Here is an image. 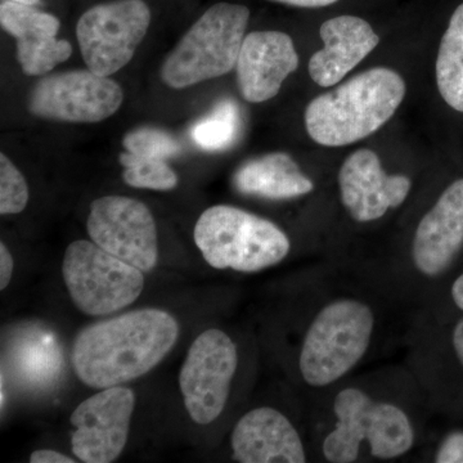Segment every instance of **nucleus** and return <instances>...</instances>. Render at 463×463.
Wrapping results in <instances>:
<instances>
[{
	"instance_id": "nucleus-1",
	"label": "nucleus",
	"mask_w": 463,
	"mask_h": 463,
	"mask_svg": "<svg viewBox=\"0 0 463 463\" xmlns=\"http://www.w3.org/2000/svg\"><path fill=\"white\" fill-rule=\"evenodd\" d=\"M178 336L179 323L165 310L147 307L124 313L78 335L72 367L90 388L123 385L160 364Z\"/></svg>"
},
{
	"instance_id": "nucleus-2",
	"label": "nucleus",
	"mask_w": 463,
	"mask_h": 463,
	"mask_svg": "<svg viewBox=\"0 0 463 463\" xmlns=\"http://www.w3.org/2000/svg\"><path fill=\"white\" fill-rule=\"evenodd\" d=\"M405 83L386 67H376L321 94L309 103L306 127L310 138L341 147L377 132L403 102Z\"/></svg>"
},
{
	"instance_id": "nucleus-3",
	"label": "nucleus",
	"mask_w": 463,
	"mask_h": 463,
	"mask_svg": "<svg viewBox=\"0 0 463 463\" xmlns=\"http://www.w3.org/2000/svg\"><path fill=\"white\" fill-rule=\"evenodd\" d=\"M194 242L215 269L255 273L281 263L291 243L281 228L239 207L216 205L201 214Z\"/></svg>"
},
{
	"instance_id": "nucleus-4",
	"label": "nucleus",
	"mask_w": 463,
	"mask_h": 463,
	"mask_svg": "<svg viewBox=\"0 0 463 463\" xmlns=\"http://www.w3.org/2000/svg\"><path fill=\"white\" fill-rule=\"evenodd\" d=\"M250 11L245 5L218 3L184 33L161 66L164 83L184 90L227 75L237 65Z\"/></svg>"
},
{
	"instance_id": "nucleus-5",
	"label": "nucleus",
	"mask_w": 463,
	"mask_h": 463,
	"mask_svg": "<svg viewBox=\"0 0 463 463\" xmlns=\"http://www.w3.org/2000/svg\"><path fill=\"white\" fill-rule=\"evenodd\" d=\"M336 426L323 441L328 462L350 463L358 459L362 444L367 443L377 458H398L414 443L412 423L397 407L374 402L362 390H341L334 404Z\"/></svg>"
},
{
	"instance_id": "nucleus-6",
	"label": "nucleus",
	"mask_w": 463,
	"mask_h": 463,
	"mask_svg": "<svg viewBox=\"0 0 463 463\" xmlns=\"http://www.w3.org/2000/svg\"><path fill=\"white\" fill-rule=\"evenodd\" d=\"M374 328L371 307L353 298L332 301L323 307L301 347V376L316 388L345 376L364 358Z\"/></svg>"
},
{
	"instance_id": "nucleus-7",
	"label": "nucleus",
	"mask_w": 463,
	"mask_h": 463,
	"mask_svg": "<svg viewBox=\"0 0 463 463\" xmlns=\"http://www.w3.org/2000/svg\"><path fill=\"white\" fill-rule=\"evenodd\" d=\"M62 276L72 303L88 316H108L129 307L145 288L138 268L114 257L93 241L70 243Z\"/></svg>"
},
{
	"instance_id": "nucleus-8",
	"label": "nucleus",
	"mask_w": 463,
	"mask_h": 463,
	"mask_svg": "<svg viewBox=\"0 0 463 463\" xmlns=\"http://www.w3.org/2000/svg\"><path fill=\"white\" fill-rule=\"evenodd\" d=\"M149 24L151 11L143 0H115L88 9L76 25L87 69L102 76L123 69L145 39Z\"/></svg>"
},
{
	"instance_id": "nucleus-9",
	"label": "nucleus",
	"mask_w": 463,
	"mask_h": 463,
	"mask_svg": "<svg viewBox=\"0 0 463 463\" xmlns=\"http://www.w3.org/2000/svg\"><path fill=\"white\" fill-rule=\"evenodd\" d=\"M237 365L236 344L225 332L212 328L192 343L179 373V388L194 422L209 425L223 412Z\"/></svg>"
},
{
	"instance_id": "nucleus-10",
	"label": "nucleus",
	"mask_w": 463,
	"mask_h": 463,
	"mask_svg": "<svg viewBox=\"0 0 463 463\" xmlns=\"http://www.w3.org/2000/svg\"><path fill=\"white\" fill-rule=\"evenodd\" d=\"M124 91L109 76L87 70L44 76L29 94L33 115L65 123H99L120 109Z\"/></svg>"
},
{
	"instance_id": "nucleus-11",
	"label": "nucleus",
	"mask_w": 463,
	"mask_h": 463,
	"mask_svg": "<svg viewBox=\"0 0 463 463\" xmlns=\"http://www.w3.org/2000/svg\"><path fill=\"white\" fill-rule=\"evenodd\" d=\"M87 231L94 243L143 273L157 265L156 222L141 201L105 196L90 203Z\"/></svg>"
},
{
	"instance_id": "nucleus-12",
	"label": "nucleus",
	"mask_w": 463,
	"mask_h": 463,
	"mask_svg": "<svg viewBox=\"0 0 463 463\" xmlns=\"http://www.w3.org/2000/svg\"><path fill=\"white\" fill-rule=\"evenodd\" d=\"M136 394L125 386L100 389L75 408L70 423L72 452L84 463H111L120 457L129 437Z\"/></svg>"
},
{
	"instance_id": "nucleus-13",
	"label": "nucleus",
	"mask_w": 463,
	"mask_h": 463,
	"mask_svg": "<svg viewBox=\"0 0 463 463\" xmlns=\"http://www.w3.org/2000/svg\"><path fill=\"white\" fill-rule=\"evenodd\" d=\"M339 185L344 206L361 223L377 221L401 206L411 191L410 178L386 174L371 149H358L344 161Z\"/></svg>"
},
{
	"instance_id": "nucleus-14",
	"label": "nucleus",
	"mask_w": 463,
	"mask_h": 463,
	"mask_svg": "<svg viewBox=\"0 0 463 463\" xmlns=\"http://www.w3.org/2000/svg\"><path fill=\"white\" fill-rule=\"evenodd\" d=\"M298 66L297 50L288 33H249L243 39L236 65L241 96L251 103L273 99Z\"/></svg>"
},
{
	"instance_id": "nucleus-15",
	"label": "nucleus",
	"mask_w": 463,
	"mask_h": 463,
	"mask_svg": "<svg viewBox=\"0 0 463 463\" xmlns=\"http://www.w3.org/2000/svg\"><path fill=\"white\" fill-rule=\"evenodd\" d=\"M463 246V179L443 192L414 234V265L429 277L446 272Z\"/></svg>"
},
{
	"instance_id": "nucleus-16",
	"label": "nucleus",
	"mask_w": 463,
	"mask_h": 463,
	"mask_svg": "<svg viewBox=\"0 0 463 463\" xmlns=\"http://www.w3.org/2000/svg\"><path fill=\"white\" fill-rule=\"evenodd\" d=\"M234 461L241 463H304L300 435L288 417L270 407L255 408L234 426L231 438Z\"/></svg>"
},
{
	"instance_id": "nucleus-17",
	"label": "nucleus",
	"mask_w": 463,
	"mask_h": 463,
	"mask_svg": "<svg viewBox=\"0 0 463 463\" xmlns=\"http://www.w3.org/2000/svg\"><path fill=\"white\" fill-rule=\"evenodd\" d=\"M319 33L325 47L310 58L309 74L321 87L340 83L380 42L370 24L355 16L331 18Z\"/></svg>"
},
{
	"instance_id": "nucleus-18",
	"label": "nucleus",
	"mask_w": 463,
	"mask_h": 463,
	"mask_svg": "<svg viewBox=\"0 0 463 463\" xmlns=\"http://www.w3.org/2000/svg\"><path fill=\"white\" fill-rule=\"evenodd\" d=\"M233 184L241 194L269 200L294 199L310 194L315 188L292 157L283 152H273L243 164L234 173Z\"/></svg>"
},
{
	"instance_id": "nucleus-19",
	"label": "nucleus",
	"mask_w": 463,
	"mask_h": 463,
	"mask_svg": "<svg viewBox=\"0 0 463 463\" xmlns=\"http://www.w3.org/2000/svg\"><path fill=\"white\" fill-rule=\"evenodd\" d=\"M437 83L449 108L463 112V3L450 17L437 58Z\"/></svg>"
},
{
	"instance_id": "nucleus-20",
	"label": "nucleus",
	"mask_w": 463,
	"mask_h": 463,
	"mask_svg": "<svg viewBox=\"0 0 463 463\" xmlns=\"http://www.w3.org/2000/svg\"><path fill=\"white\" fill-rule=\"evenodd\" d=\"M0 25L16 42H39L56 38L60 20L33 5L5 0L0 5Z\"/></svg>"
},
{
	"instance_id": "nucleus-21",
	"label": "nucleus",
	"mask_w": 463,
	"mask_h": 463,
	"mask_svg": "<svg viewBox=\"0 0 463 463\" xmlns=\"http://www.w3.org/2000/svg\"><path fill=\"white\" fill-rule=\"evenodd\" d=\"M240 129L241 116L236 102L223 99L210 114L194 124L190 134L197 147L205 151H222L233 145Z\"/></svg>"
},
{
	"instance_id": "nucleus-22",
	"label": "nucleus",
	"mask_w": 463,
	"mask_h": 463,
	"mask_svg": "<svg viewBox=\"0 0 463 463\" xmlns=\"http://www.w3.org/2000/svg\"><path fill=\"white\" fill-rule=\"evenodd\" d=\"M118 161L124 166V182L130 187L170 191L178 184V175L163 158L137 156L125 151Z\"/></svg>"
},
{
	"instance_id": "nucleus-23",
	"label": "nucleus",
	"mask_w": 463,
	"mask_h": 463,
	"mask_svg": "<svg viewBox=\"0 0 463 463\" xmlns=\"http://www.w3.org/2000/svg\"><path fill=\"white\" fill-rule=\"evenodd\" d=\"M72 54V45L63 39L51 38L39 42H16V56L24 74L47 75Z\"/></svg>"
},
{
	"instance_id": "nucleus-24",
	"label": "nucleus",
	"mask_w": 463,
	"mask_h": 463,
	"mask_svg": "<svg viewBox=\"0 0 463 463\" xmlns=\"http://www.w3.org/2000/svg\"><path fill=\"white\" fill-rule=\"evenodd\" d=\"M125 151L137 156L156 157L167 160L181 152V145L172 134L157 128H138L123 139Z\"/></svg>"
},
{
	"instance_id": "nucleus-25",
	"label": "nucleus",
	"mask_w": 463,
	"mask_h": 463,
	"mask_svg": "<svg viewBox=\"0 0 463 463\" xmlns=\"http://www.w3.org/2000/svg\"><path fill=\"white\" fill-rule=\"evenodd\" d=\"M29 203L25 176L5 154L0 155V214H20Z\"/></svg>"
},
{
	"instance_id": "nucleus-26",
	"label": "nucleus",
	"mask_w": 463,
	"mask_h": 463,
	"mask_svg": "<svg viewBox=\"0 0 463 463\" xmlns=\"http://www.w3.org/2000/svg\"><path fill=\"white\" fill-rule=\"evenodd\" d=\"M435 462L463 463V431L452 432L441 441Z\"/></svg>"
},
{
	"instance_id": "nucleus-27",
	"label": "nucleus",
	"mask_w": 463,
	"mask_h": 463,
	"mask_svg": "<svg viewBox=\"0 0 463 463\" xmlns=\"http://www.w3.org/2000/svg\"><path fill=\"white\" fill-rule=\"evenodd\" d=\"M14 260L5 242L0 243V289L5 291L14 276Z\"/></svg>"
},
{
	"instance_id": "nucleus-28",
	"label": "nucleus",
	"mask_w": 463,
	"mask_h": 463,
	"mask_svg": "<svg viewBox=\"0 0 463 463\" xmlns=\"http://www.w3.org/2000/svg\"><path fill=\"white\" fill-rule=\"evenodd\" d=\"M32 463H75V459L70 458L63 453L53 449H39L30 456Z\"/></svg>"
},
{
	"instance_id": "nucleus-29",
	"label": "nucleus",
	"mask_w": 463,
	"mask_h": 463,
	"mask_svg": "<svg viewBox=\"0 0 463 463\" xmlns=\"http://www.w3.org/2000/svg\"><path fill=\"white\" fill-rule=\"evenodd\" d=\"M273 2L283 3V5H295L303 8H319L334 5L337 0H273Z\"/></svg>"
},
{
	"instance_id": "nucleus-30",
	"label": "nucleus",
	"mask_w": 463,
	"mask_h": 463,
	"mask_svg": "<svg viewBox=\"0 0 463 463\" xmlns=\"http://www.w3.org/2000/svg\"><path fill=\"white\" fill-rule=\"evenodd\" d=\"M453 347H455L457 358L463 367V319L457 323L455 331H453Z\"/></svg>"
},
{
	"instance_id": "nucleus-31",
	"label": "nucleus",
	"mask_w": 463,
	"mask_h": 463,
	"mask_svg": "<svg viewBox=\"0 0 463 463\" xmlns=\"http://www.w3.org/2000/svg\"><path fill=\"white\" fill-rule=\"evenodd\" d=\"M453 301L459 309L463 310V274L456 279L452 286Z\"/></svg>"
},
{
	"instance_id": "nucleus-32",
	"label": "nucleus",
	"mask_w": 463,
	"mask_h": 463,
	"mask_svg": "<svg viewBox=\"0 0 463 463\" xmlns=\"http://www.w3.org/2000/svg\"><path fill=\"white\" fill-rule=\"evenodd\" d=\"M11 2L23 3V5H36L38 3H41L42 0H11Z\"/></svg>"
}]
</instances>
